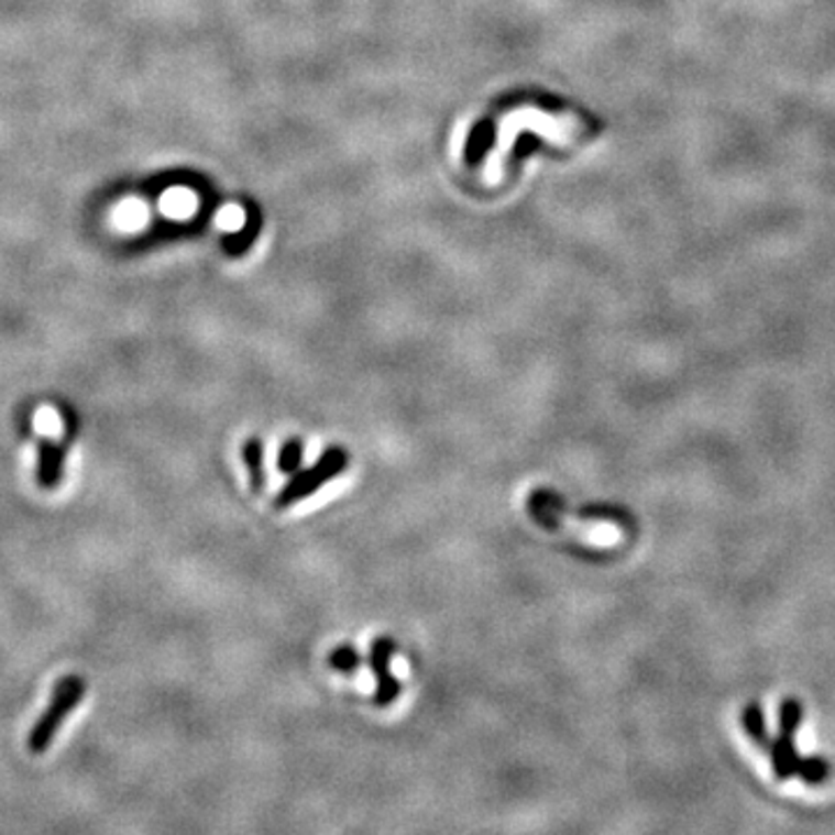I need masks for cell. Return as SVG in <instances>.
Segmentation results:
<instances>
[{"label":"cell","mask_w":835,"mask_h":835,"mask_svg":"<svg viewBox=\"0 0 835 835\" xmlns=\"http://www.w3.org/2000/svg\"><path fill=\"white\" fill-rule=\"evenodd\" d=\"M246 223V211L240 205H226L217 213V226L226 232H238Z\"/></svg>","instance_id":"cell-17"},{"label":"cell","mask_w":835,"mask_h":835,"mask_svg":"<svg viewBox=\"0 0 835 835\" xmlns=\"http://www.w3.org/2000/svg\"><path fill=\"white\" fill-rule=\"evenodd\" d=\"M303 460H305V441L293 437L282 446V451H278L276 469L282 471V474L290 476L299 469V464H303Z\"/></svg>","instance_id":"cell-13"},{"label":"cell","mask_w":835,"mask_h":835,"mask_svg":"<svg viewBox=\"0 0 835 835\" xmlns=\"http://www.w3.org/2000/svg\"><path fill=\"white\" fill-rule=\"evenodd\" d=\"M828 773H831V768H828L824 757H801L799 759V773L796 776H801L803 782L810 787L824 784L828 780Z\"/></svg>","instance_id":"cell-14"},{"label":"cell","mask_w":835,"mask_h":835,"mask_svg":"<svg viewBox=\"0 0 835 835\" xmlns=\"http://www.w3.org/2000/svg\"><path fill=\"white\" fill-rule=\"evenodd\" d=\"M571 513L581 520H611V523H623V525L631 527V520H629L627 513L623 508L608 506V504H590V506H581V508H571Z\"/></svg>","instance_id":"cell-12"},{"label":"cell","mask_w":835,"mask_h":835,"mask_svg":"<svg viewBox=\"0 0 835 835\" xmlns=\"http://www.w3.org/2000/svg\"><path fill=\"white\" fill-rule=\"evenodd\" d=\"M66 474V446L50 437L37 439L35 481L42 490H56Z\"/></svg>","instance_id":"cell-5"},{"label":"cell","mask_w":835,"mask_h":835,"mask_svg":"<svg viewBox=\"0 0 835 835\" xmlns=\"http://www.w3.org/2000/svg\"><path fill=\"white\" fill-rule=\"evenodd\" d=\"M161 211L169 219H190L198 211V196L188 188H169L161 198Z\"/></svg>","instance_id":"cell-9"},{"label":"cell","mask_w":835,"mask_h":835,"mask_svg":"<svg viewBox=\"0 0 835 835\" xmlns=\"http://www.w3.org/2000/svg\"><path fill=\"white\" fill-rule=\"evenodd\" d=\"M527 510L531 520L539 527L554 531L560 529L564 513H571V506L562 495H557L552 490H534L527 502Z\"/></svg>","instance_id":"cell-6"},{"label":"cell","mask_w":835,"mask_h":835,"mask_svg":"<svg viewBox=\"0 0 835 835\" xmlns=\"http://www.w3.org/2000/svg\"><path fill=\"white\" fill-rule=\"evenodd\" d=\"M527 131L541 135L552 144H571L578 133H581V121L571 114H548L543 110H537V107H523V110L508 112L499 121L495 149H492L483 165V177L487 184H497L502 179L504 163L513 144H516L518 135Z\"/></svg>","instance_id":"cell-1"},{"label":"cell","mask_w":835,"mask_h":835,"mask_svg":"<svg viewBox=\"0 0 835 835\" xmlns=\"http://www.w3.org/2000/svg\"><path fill=\"white\" fill-rule=\"evenodd\" d=\"M84 694H87V680L79 678V675H66L54 684L47 711L37 717V722L33 724V729L29 734V740H26V747H29L31 755H45L47 752L54 743V738H56V734L61 732L63 722H66V717L81 703Z\"/></svg>","instance_id":"cell-2"},{"label":"cell","mask_w":835,"mask_h":835,"mask_svg":"<svg viewBox=\"0 0 835 835\" xmlns=\"http://www.w3.org/2000/svg\"><path fill=\"white\" fill-rule=\"evenodd\" d=\"M740 719H743V726H745L747 736L755 740V745L759 749H763V752H770V745H773V738H770V734L766 729V717H763L761 705L759 703H749L747 708L743 711Z\"/></svg>","instance_id":"cell-10"},{"label":"cell","mask_w":835,"mask_h":835,"mask_svg":"<svg viewBox=\"0 0 835 835\" xmlns=\"http://www.w3.org/2000/svg\"><path fill=\"white\" fill-rule=\"evenodd\" d=\"M397 652V644L388 636H378L372 640L370 648V669L376 675V692H374V705L376 708H388L402 694V682L393 675L391 661Z\"/></svg>","instance_id":"cell-4"},{"label":"cell","mask_w":835,"mask_h":835,"mask_svg":"<svg viewBox=\"0 0 835 835\" xmlns=\"http://www.w3.org/2000/svg\"><path fill=\"white\" fill-rule=\"evenodd\" d=\"M242 458H244L249 479H251V490L255 492V495H261V492H265V485H267L265 443L259 437L246 439L244 446H242Z\"/></svg>","instance_id":"cell-8"},{"label":"cell","mask_w":835,"mask_h":835,"mask_svg":"<svg viewBox=\"0 0 835 835\" xmlns=\"http://www.w3.org/2000/svg\"><path fill=\"white\" fill-rule=\"evenodd\" d=\"M347 469H349V453L341 446H330L328 451L320 455L309 469H297L295 474H290V481L276 492L274 506L282 510V508H290L299 504L323 487L328 481L344 474Z\"/></svg>","instance_id":"cell-3"},{"label":"cell","mask_w":835,"mask_h":835,"mask_svg":"<svg viewBox=\"0 0 835 835\" xmlns=\"http://www.w3.org/2000/svg\"><path fill=\"white\" fill-rule=\"evenodd\" d=\"M770 759H773V773L778 780H789L799 773V759L794 740L791 736L778 734V738L770 745Z\"/></svg>","instance_id":"cell-7"},{"label":"cell","mask_w":835,"mask_h":835,"mask_svg":"<svg viewBox=\"0 0 835 835\" xmlns=\"http://www.w3.org/2000/svg\"><path fill=\"white\" fill-rule=\"evenodd\" d=\"M149 207L142 200H125L114 213V221L125 232H138L149 223Z\"/></svg>","instance_id":"cell-11"},{"label":"cell","mask_w":835,"mask_h":835,"mask_svg":"<svg viewBox=\"0 0 835 835\" xmlns=\"http://www.w3.org/2000/svg\"><path fill=\"white\" fill-rule=\"evenodd\" d=\"M328 661H330V667H332L337 673L353 675V673L360 669L362 657H360V652H358L353 646H347V644H344V646H337V648L330 652Z\"/></svg>","instance_id":"cell-15"},{"label":"cell","mask_w":835,"mask_h":835,"mask_svg":"<svg viewBox=\"0 0 835 835\" xmlns=\"http://www.w3.org/2000/svg\"><path fill=\"white\" fill-rule=\"evenodd\" d=\"M803 719V703L796 699H784L780 705V734L794 736Z\"/></svg>","instance_id":"cell-16"}]
</instances>
